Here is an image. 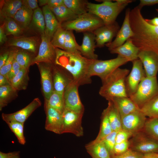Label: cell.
<instances>
[{"mask_svg":"<svg viewBox=\"0 0 158 158\" xmlns=\"http://www.w3.org/2000/svg\"><path fill=\"white\" fill-rule=\"evenodd\" d=\"M111 54H116L132 62L138 59L139 49L133 43L131 38L127 40L122 45L109 51Z\"/></svg>","mask_w":158,"mask_h":158,"instance_id":"20","label":"cell"},{"mask_svg":"<svg viewBox=\"0 0 158 158\" xmlns=\"http://www.w3.org/2000/svg\"><path fill=\"white\" fill-rule=\"evenodd\" d=\"M146 117L140 109L123 116L121 118L122 128L133 134L142 130L147 119Z\"/></svg>","mask_w":158,"mask_h":158,"instance_id":"13","label":"cell"},{"mask_svg":"<svg viewBox=\"0 0 158 158\" xmlns=\"http://www.w3.org/2000/svg\"><path fill=\"white\" fill-rule=\"evenodd\" d=\"M142 158H158V153H150L144 154Z\"/></svg>","mask_w":158,"mask_h":158,"instance_id":"58","label":"cell"},{"mask_svg":"<svg viewBox=\"0 0 158 158\" xmlns=\"http://www.w3.org/2000/svg\"><path fill=\"white\" fill-rule=\"evenodd\" d=\"M129 72V70L126 68L119 67L116 69L102 81V85L99 91L100 95L108 101L115 97H128L125 80Z\"/></svg>","mask_w":158,"mask_h":158,"instance_id":"3","label":"cell"},{"mask_svg":"<svg viewBox=\"0 0 158 158\" xmlns=\"http://www.w3.org/2000/svg\"><path fill=\"white\" fill-rule=\"evenodd\" d=\"M156 10L157 11V12L158 13V8L156 9Z\"/></svg>","mask_w":158,"mask_h":158,"instance_id":"60","label":"cell"},{"mask_svg":"<svg viewBox=\"0 0 158 158\" xmlns=\"http://www.w3.org/2000/svg\"><path fill=\"white\" fill-rule=\"evenodd\" d=\"M87 152L92 158H111V156L102 141L85 147Z\"/></svg>","mask_w":158,"mask_h":158,"instance_id":"32","label":"cell"},{"mask_svg":"<svg viewBox=\"0 0 158 158\" xmlns=\"http://www.w3.org/2000/svg\"><path fill=\"white\" fill-rule=\"evenodd\" d=\"M130 11L129 8L127 9L123 24L114 40L111 42L105 44L108 47L109 51L122 45L127 40L134 36V34L130 23Z\"/></svg>","mask_w":158,"mask_h":158,"instance_id":"16","label":"cell"},{"mask_svg":"<svg viewBox=\"0 0 158 158\" xmlns=\"http://www.w3.org/2000/svg\"><path fill=\"white\" fill-rule=\"evenodd\" d=\"M140 110L149 118H158V95L146 103Z\"/></svg>","mask_w":158,"mask_h":158,"instance_id":"37","label":"cell"},{"mask_svg":"<svg viewBox=\"0 0 158 158\" xmlns=\"http://www.w3.org/2000/svg\"><path fill=\"white\" fill-rule=\"evenodd\" d=\"M17 51H12L10 52L8 59L5 64L0 68V74L6 77L11 68Z\"/></svg>","mask_w":158,"mask_h":158,"instance_id":"45","label":"cell"},{"mask_svg":"<svg viewBox=\"0 0 158 158\" xmlns=\"http://www.w3.org/2000/svg\"><path fill=\"white\" fill-rule=\"evenodd\" d=\"M17 91L11 85L0 86V110L18 96Z\"/></svg>","mask_w":158,"mask_h":158,"instance_id":"31","label":"cell"},{"mask_svg":"<svg viewBox=\"0 0 158 158\" xmlns=\"http://www.w3.org/2000/svg\"><path fill=\"white\" fill-rule=\"evenodd\" d=\"M66 32V30L61 26L57 30L54 34L51 42L55 48L63 50Z\"/></svg>","mask_w":158,"mask_h":158,"instance_id":"42","label":"cell"},{"mask_svg":"<svg viewBox=\"0 0 158 158\" xmlns=\"http://www.w3.org/2000/svg\"><path fill=\"white\" fill-rule=\"evenodd\" d=\"M108 101L106 109L109 122L113 131L118 132L122 129L121 117L113 102Z\"/></svg>","mask_w":158,"mask_h":158,"instance_id":"26","label":"cell"},{"mask_svg":"<svg viewBox=\"0 0 158 158\" xmlns=\"http://www.w3.org/2000/svg\"><path fill=\"white\" fill-rule=\"evenodd\" d=\"M143 130L150 136L158 141V118L147 119Z\"/></svg>","mask_w":158,"mask_h":158,"instance_id":"41","label":"cell"},{"mask_svg":"<svg viewBox=\"0 0 158 158\" xmlns=\"http://www.w3.org/2000/svg\"><path fill=\"white\" fill-rule=\"evenodd\" d=\"M54 64L66 69L71 75L73 80L79 86L91 83L88 70L92 60L81 54L70 53L56 48Z\"/></svg>","mask_w":158,"mask_h":158,"instance_id":"2","label":"cell"},{"mask_svg":"<svg viewBox=\"0 0 158 158\" xmlns=\"http://www.w3.org/2000/svg\"><path fill=\"white\" fill-rule=\"evenodd\" d=\"M8 45L18 47L35 53L37 50L38 42L35 37H15L9 40Z\"/></svg>","mask_w":158,"mask_h":158,"instance_id":"24","label":"cell"},{"mask_svg":"<svg viewBox=\"0 0 158 158\" xmlns=\"http://www.w3.org/2000/svg\"><path fill=\"white\" fill-rule=\"evenodd\" d=\"M158 95L157 77H146L140 83L135 92L129 97L140 109L146 103Z\"/></svg>","mask_w":158,"mask_h":158,"instance_id":"7","label":"cell"},{"mask_svg":"<svg viewBox=\"0 0 158 158\" xmlns=\"http://www.w3.org/2000/svg\"><path fill=\"white\" fill-rule=\"evenodd\" d=\"M20 152L14 151L5 153L0 152V158H20Z\"/></svg>","mask_w":158,"mask_h":158,"instance_id":"51","label":"cell"},{"mask_svg":"<svg viewBox=\"0 0 158 158\" xmlns=\"http://www.w3.org/2000/svg\"><path fill=\"white\" fill-rule=\"evenodd\" d=\"M133 135L131 132L122 129L117 132L115 138L116 144L128 140Z\"/></svg>","mask_w":158,"mask_h":158,"instance_id":"48","label":"cell"},{"mask_svg":"<svg viewBox=\"0 0 158 158\" xmlns=\"http://www.w3.org/2000/svg\"><path fill=\"white\" fill-rule=\"evenodd\" d=\"M41 104L40 99L35 98L27 106L18 111L11 114L2 113V118L6 123L11 121L24 123L32 113Z\"/></svg>","mask_w":158,"mask_h":158,"instance_id":"15","label":"cell"},{"mask_svg":"<svg viewBox=\"0 0 158 158\" xmlns=\"http://www.w3.org/2000/svg\"><path fill=\"white\" fill-rule=\"evenodd\" d=\"M10 85L7 77L0 74V86Z\"/></svg>","mask_w":158,"mask_h":158,"instance_id":"56","label":"cell"},{"mask_svg":"<svg viewBox=\"0 0 158 158\" xmlns=\"http://www.w3.org/2000/svg\"><path fill=\"white\" fill-rule=\"evenodd\" d=\"M117 132L113 131L101 141L109 152L111 157L113 155V151L116 144L115 138Z\"/></svg>","mask_w":158,"mask_h":158,"instance_id":"44","label":"cell"},{"mask_svg":"<svg viewBox=\"0 0 158 158\" xmlns=\"http://www.w3.org/2000/svg\"><path fill=\"white\" fill-rule=\"evenodd\" d=\"M83 114L65 109L62 114L61 134L69 133L78 137L83 136L82 119Z\"/></svg>","mask_w":158,"mask_h":158,"instance_id":"9","label":"cell"},{"mask_svg":"<svg viewBox=\"0 0 158 158\" xmlns=\"http://www.w3.org/2000/svg\"><path fill=\"white\" fill-rule=\"evenodd\" d=\"M145 20L149 24L154 26H158V17H154L150 19H145Z\"/></svg>","mask_w":158,"mask_h":158,"instance_id":"57","label":"cell"},{"mask_svg":"<svg viewBox=\"0 0 158 158\" xmlns=\"http://www.w3.org/2000/svg\"><path fill=\"white\" fill-rule=\"evenodd\" d=\"M130 145L129 140L116 144L114 148L112 156L119 155L125 152L129 149Z\"/></svg>","mask_w":158,"mask_h":158,"instance_id":"46","label":"cell"},{"mask_svg":"<svg viewBox=\"0 0 158 158\" xmlns=\"http://www.w3.org/2000/svg\"><path fill=\"white\" fill-rule=\"evenodd\" d=\"M4 30V23L0 27V43L2 44L7 40V38Z\"/></svg>","mask_w":158,"mask_h":158,"instance_id":"54","label":"cell"},{"mask_svg":"<svg viewBox=\"0 0 158 158\" xmlns=\"http://www.w3.org/2000/svg\"><path fill=\"white\" fill-rule=\"evenodd\" d=\"M119 29V26L116 21L111 24L104 25L94 30L93 32L95 37L96 47L102 48L106 44L111 42Z\"/></svg>","mask_w":158,"mask_h":158,"instance_id":"14","label":"cell"},{"mask_svg":"<svg viewBox=\"0 0 158 158\" xmlns=\"http://www.w3.org/2000/svg\"><path fill=\"white\" fill-rule=\"evenodd\" d=\"M104 25L103 21L96 16L88 12L78 16L75 19L61 24V27L66 30H75L77 32H93L97 28Z\"/></svg>","mask_w":158,"mask_h":158,"instance_id":"5","label":"cell"},{"mask_svg":"<svg viewBox=\"0 0 158 158\" xmlns=\"http://www.w3.org/2000/svg\"><path fill=\"white\" fill-rule=\"evenodd\" d=\"M64 4L63 0H48L47 5L49 8L58 7Z\"/></svg>","mask_w":158,"mask_h":158,"instance_id":"53","label":"cell"},{"mask_svg":"<svg viewBox=\"0 0 158 158\" xmlns=\"http://www.w3.org/2000/svg\"><path fill=\"white\" fill-rule=\"evenodd\" d=\"M64 4L78 16L87 12L86 0H63Z\"/></svg>","mask_w":158,"mask_h":158,"instance_id":"35","label":"cell"},{"mask_svg":"<svg viewBox=\"0 0 158 158\" xmlns=\"http://www.w3.org/2000/svg\"><path fill=\"white\" fill-rule=\"evenodd\" d=\"M158 4V0H140L138 6L141 9L145 6H150Z\"/></svg>","mask_w":158,"mask_h":158,"instance_id":"52","label":"cell"},{"mask_svg":"<svg viewBox=\"0 0 158 158\" xmlns=\"http://www.w3.org/2000/svg\"><path fill=\"white\" fill-rule=\"evenodd\" d=\"M101 121L100 130L95 140L87 145H91L101 141L113 131L109 122L106 108L102 113Z\"/></svg>","mask_w":158,"mask_h":158,"instance_id":"29","label":"cell"},{"mask_svg":"<svg viewBox=\"0 0 158 158\" xmlns=\"http://www.w3.org/2000/svg\"><path fill=\"white\" fill-rule=\"evenodd\" d=\"M109 100L113 102L119 111L121 118L131 113L140 109L128 97H115Z\"/></svg>","mask_w":158,"mask_h":158,"instance_id":"23","label":"cell"},{"mask_svg":"<svg viewBox=\"0 0 158 158\" xmlns=\"http://www.w3.org/2000/svg\"><path fill=\"white\" fill-rule=\"evenodd\" d=\"M49 8L61 25L64 23L73 20L78 16L64 5Z\"/></svg>","mask_w":158,"mask_h":158,"instance_id":"27","label":"cell"},{"mask_svg":"<svg viewBox=\"0 0 158 158\" xmlns=\"http://www.w3.org/2000/svg\"><path fill=\"white\" fill-rule=\"evenodd\" d=\"M4 23L5 32L6 35H11L18 37L23 32V29L12 18H5Z\"/></svg>","mask_w":158,"mask_h":158,"instance_id":"39","label":"cell"},{"mask_svg":"<svg viewBox=\"0 0 158 158\" xmlns=\"http://www.w3.org/2000/svg\"><path fill=\"white\" fill-rule=\"evenodd\" d=\"M10 53L9 51H6L0 56V68L5 64L8 59Z\"/></svg>","mask_w":158,"mask_h":158,"instance_id":"55","label":"cell"},{"mask_svg":"<svg viewBox=\"0 0 158 158\" xmlns=\"http://www.w3.org/2000/svg\"><path fill=\"white\" fill-rule=\"evenodd\" d=\"M42 11L44 16L45 28L44 33L51 41L57 30L61 26L55 15L47 5L43 6Z\"/></svg>","mask_w":158,"mask_h":158,"instance_id":"22","label":"cell"},{"mask_svg":"<svg viewBox=\"0 0 158 158\" xmlns=\"http://www.w3.org/2000/svg\"><path fill=\"white\" fill-rule=\"evenodd\" d=\"M80 48V46L76 41L73 31L66 30L63 50L68 52L81 54Z\"/></svg>","mask_w":158,"mask_h":158,"instance_id":"36","label":"cell"},{"mask_svg":"<svg viewBox=\"0 0 158 158\" xmlns=\"http://www.w3.org/2000/svg\"><path fill=\"white\" fill-rule=\"evenodd\" d=\"M39 68L41 75L42 89L45 98L48 99L54 91L53 78L50 66L42 63L36 64Z\"/></svg>","mask_w":158,"mask_h":158,"instance_id":"19","label":"cell"},{"mask_svg":"<svg viewBox=\"0 0 158 158\" xmlns=\"http://www.w3.org/2000/svg\"><path fill=\"white\" fill-rule=\"evenodd\" d=\"M48 0H39L38 2L39 5L40 6H44L47 5Z\"/></svg>","mask_w":158,"mask_h":158,"instance_id":"59","label":"cell"},{"mask_svg":"<svg viewBox=\"0 0 158 158\" xmlns=\"http://www.w3.org/2000/svg\"><path fill=\"white\" fill-rule=\"evenodd\" d=\"M0 4V15L4 18H13L23 6L22 1L6 0Z\"/></svg>","mask_w":158,"mask_h":158,"instance_id":"25","label":"cell"},{"mask_svg":"<svg viewBox=\"0 0 158 158\" xmlns=\"http://www.w3.org/2000/svg\"><path fill=\"white\" fill-rule=\"evenodd\" d=\"M30 28L40 33H44L45 23L42 10L38 8L33 11L32 18L30 24Z\"/></svg>","mask_w":158,"mask_h":158,"instance_id":"33","label":"cell"},{"mask_svg":"<svg viewBox=\"0 0 158 158\" xmlns=\"http://www.w3.org/2000/svg\"><path fill=\"white\" fill-rule=\"evenodd\" d=\"M22 68L15 58L11 68L6 77L9 82L19 72Z\"/></svg>","mask_w":158,"mask_h":158,"instance_id":"49","label":"cell"},{"mask_svg":"<svg viewBox=\"0 0 158 158\" xmlns=\"http://www.w3.org/2000/svg\"><path fill=\"white\" fill-rule=\"evenodd\" d=\"M128 62L127 59L118 55L115 58L109 60H93L89 67V74L91 77L97 76L102 81L116 69Z\"/></svg>","mask_w":158,"mask_h":158,"instance_id":"6","label":"cell"},{"mask_svg":"<svg viewBox=\"0 0 158 158\" xmlns=\"http://www.w3.org/2000/svg\"><path fill=\"white\" fill-rule=\"evenodd\" d=\"M6 123L17 137L19 142L22 145H24L26 143L23 133L24 123L16 121H11Z\"/></svg>","mask_w":158,"mask_h":158,"instance_id":"40","label":"cell"},{"mask_svg":"<svg viewBox=\"0 0 158 158\" xmlns=\"http://www.w3.org/2000/svg\"><path fill=\"white\" fill-rule=\"evenodd\" d=\"M53 82L54 90L63 95L65 89L72 78L67 79L60 71L56 68L54 71Z\"/></svg>","mask_w":158,"mask_h":158,"instance_id":"34","label":"cell"},{"mask_svg":"<svg viewBox=\"0 0 158 158\" xmlns=\"http://www.w3.org/2000/svg\"><path fill=\"white\" fill-rule=\"evenodd\" d=\"M83 35L82 43L80 45L81 54L90 59H97L98 55L95 53L96 43L94 34L92 32H86Z\"/></svg>","mask_w":158,"mask_h":158,"instance_id":"21","label":"cell"},{"mask_svg":"<svg viewBox=\"0 0 158 158\" xmlns=\"http://www.w3.org/2000/svg\"><path fill=\"white\" fill-rule=\"evenodd\" d=\"M28 70L29 68H22L19 72L10 80L11 85L17 91L26 89L29 80Z\"/></svg>","mask_w":158,"mask_h":158,"instance_id":"30","label":"cell"},{"mask_svg":"<svg viewBox=\"0 0 158 158\" xmlns=\"http://www.w3.org/2000/svg\"><path fill=\"white\" fill-rule=\"evenodd\" d=\"M131 138L129 148L143 154L158 153V141L143 130L133 134Z\"/></svg>","mask_w":158,"mask_h":158,"instance_id":"8","label":"cell"},{"mask_svg":"<svg viewBox=\"0 0 158 158\" xmlns=\"http://www.w3.org/2000/svg\"><path fill=\"white\" fill-rule=\"evenodd\" d=\"M45 102L62 114L65 109L63 95L54 91L48 99H45Z\"/></svg>","mask_w":158,"mask_h":158,"instance_id":"38","label":"cell"},{"mask_svg":"<svg viewBox=\"0 0 158 158\" xmlns=\"http://www.w3.org/2000/svg\"><path fill=\"white\" fill-rule=\"evenodd\" d=\"M102 1V3L99 4L88 2L87 5V12L98 16L106 25L115 22L119 13L133 1L116 0L115 2L109 0Z\"/></svg>","mask_w":158,"mask_h":158,"instance_id":"4","label":"cell"},{"mask_svg":"<svg viewBox=\"0 0 158 158\" xmlns=\"http://www.w3.org/2000/svg\"><path fill=\"white\" fill-rule=\"evenodd\" d=\"M23 5L33 10L39 8L38 4V1L37 0H23Z\"/></svg>","mask_w":158,"mask_h":158,"instance_id":"50","label":"cell"},{"mask_svg":"<svg viewBox=\"0 0 158 158\" xmlns=\"http://www.w3.org/2000/svg\"><path fill=\"white\" fill-rule=\"evenodd\" d=\"M132 62L131 70L125 80L126 92L128 97L135 92L140 83L146 77L141 61L138 59Z\"/></svg>","mask_w":158,"mask_h":158,"instance_id":"10","label":"cell"},{"mask_svg":"<svg viewBox=\"0 0 158 158\" xmlns=\"http://www.w3.org/2000/svg\"><path fill=\"white\" fill-rule=\"evenodd\" d=\"M46 114L45 128L57 134H61L62 114L45 102Z\"/></svg>","mask_w":158,"mask_h":158,"instance_id":"18","label":"cell"},{"mask_svg":"<svg viewBox=\"0 0 158 158\" xmlns=\"http://www.w3.org/2000/svg\"><path fill=\"white\" fill-rule=\"evenodd\" d=\"M33 13V10L23 5L13 18L24 30L29 26Z\"/></svg>","mask_w":158,"mask_h":158,"instance_id":"28","label":"cell"},{"mask_svg":"<svg viewBox=\"0 0 158 158\" xmlns=\"http://www.w3.org/2000/svg\"><path fill=\"white\" fill-rule=\"evenodd\" d=\"M138 58L142 63L146 77H157L158 72V55L152 51L140 50Z\"/></svg>","mask_w":158,"mask_h":158,"instance_id":"17","label":"cell"},{"mask_svg":"<svg viewBox=\"0 0 158 158\" xmlns=\"http://www.w3.org/2000/svg\"><path fill=\"white\" fill-rule=\"evenodd\" d=\"M138 6L130 10L129 20L133 43L140 50L152 51L158 55V26L148 23Z\"/></svg>","mask_w":158,"mask_h":158,"instance_id":"1","label":"cell"},{"mask_svg":"<svg viewBox=\"0 0 158 158\" xmlns=\"http://www.w3.org/2000/svg\"><path fill=\"white\" fill-rule=\"evenodd\" d=\"M79 86L72 79L66 87L63 94L65 109L83 114L84 106L78 92Z\"/></svg>","mask_w":158,"mask_h":158,"instance_id":"11","label":"cell"},{"mask_svg":"<svg viewBox=\"0 0 158 158\" xmlns=\"http://www.w3.org/2000/svg\"><path fill=\"white\" fill-rule=\"evenodd\" d=\"M144 154L129 148L124 153L114 155L111 158H142Z\"/></svg>","mask_w":158,"mask_h":158,"instance_id":"47","label":"cell"},{"mask_svg":"<svg viewBox=\"0 0 158 158\" xmlns=\"http://www.w3.org/2000/svg\"><path fill=\"white\" fill-rule=\"evenodd\" d=\"M15 59L22 68H29L32 62L30 55L23 51H17L15 56Z\"/></svg>","mask_w":158,"mask_h":158,"instance_id":"43","label":"cell"},{"mask_svg":"<svg viewBox=\"0 0 158 158\" xmlns=\"http://www.w3.org/2000/svg\"><path fill=\"white\" fill-rule=\"evenodd\" d=\"M41 40L38 54L32 59L31 65L41 63L52 65L54 64L56 48L52 44L51 40L45 33L41 35Z\"/></svg>","mask_w":158,"mask_h":158,"instance_id":"12","label":"cell"}]
</instances>
